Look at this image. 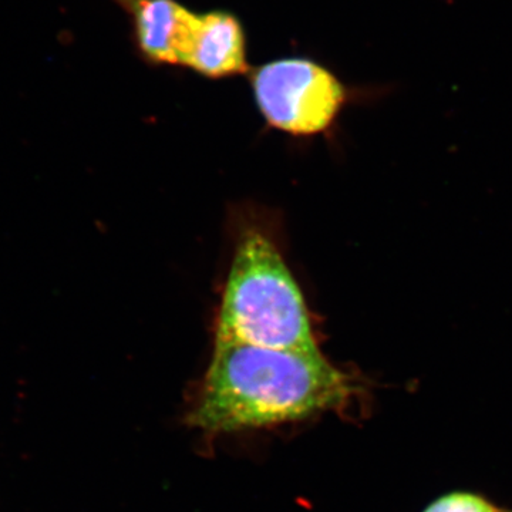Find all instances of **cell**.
Listing matches in <instances>:
<instances>
[{
	"instance_id": "cell-1",
	"label": "cell",
	"mask_w": 512,
	"mask_h": 512,
	"mask_svg": "<svg viewBox=\"0 0 512 512\" xmlns=\"http://www.w3.org/2000/svg\"><path fill=\"white\" fill-rule=\"evenodd\" d=\"M362 390L320 350L215 342L188 423L207 433L275 426L345 409Z\"/></svg>"
},
{
	"instance_id": "cell-4",
	"label": "cell",
	"mask_w": 512,
	"mask_h": 512,
	"mask_svg": "<svg viewBox=\"0 0 512 512\" xmlns=\"http://www.w3.org/2000/svg\"><path fill=\"white\" fill-rule=\"evenodd\" d=\"M127 13L137 56L150 66L183 67L198 13L178 0H113Z\"/></svg>"
},
{
	"instance_id": "cell-6",
	"label": "cell",
	"mask_w": 512,
	"mask_h": 512,
	"mask_svg": "<svg viewBox=\"0 0 512 512\" xmlns=\"http://www.w3.org/2000/svg\"><path fill=\"white\" fill-rule=\"evenodd\" d=\"M423 512H512L495 507L480 495L451 493L433 501Z\"/></svg>"
},
{
	"instance_id": "cell-3",
	"label": "cell",
	"mask_w": 512,
	"mask_h": 512,
	"mask_svg": "<svg viewBox=\"0 0 512 512\" xmlns=\"http://www.w3.org/2000/svg\"><path fill=\"white\" fill-rule=\"evenodd\" d=\"M248 74L266 123L293 136L328 130L356 93L311 57H281Z\"/></svg>"
},
{
	"instance_id": "cell-2",
	"label": "cell",
	"mask_w": 512,
	"mask_h": 512,
	"mask_svg": "<svg viewBox=\"0 0 512 512\" xmlns=\"http://www.w3.org/2000/svg\"><path fill=\"white\" fill-rule=\"evenodd\" d=\"M215 342L319 350L298 282L264 232L239 238L222 293Z\"/></svg>"
},
{
	"instance_id": "cell-5",
	"label": "cell",
	"mask_w": 512,
	"mask_h": 512,
	"mask_svg": "<svg viewBox=\"0 0 512 512\" xmlns=\"http://www.w3.org/2000/svg\"><path fill=\"white\" fill-rule=\"evenodd\" d=\"M183 67L210 80L251 72L247 33L241 19L222 9L198 13Z\"/></svg>"
}]
</instances>
